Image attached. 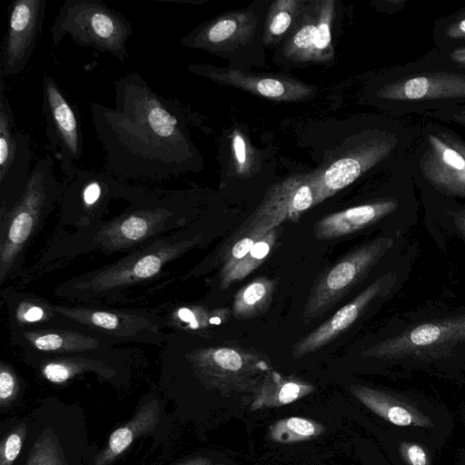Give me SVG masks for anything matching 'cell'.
Returning <instances> with one entry per match:
<instances>
[{"label":"cell","instance_id":"6da1fadb","mask_svg":"<svg viewBox=\"0 0 465 465\" xmlns=\"http://www.w3.org/2000/svg\"><path fill=\"white\" fill-rule=\"evenodd\" d=\"M114 107L90 103L109 174L162 180L193 168L197 154L177 101L156 93L136 72L114 81Z\"/></svg>","mask_w":465,"mask_h":465},{"label":"cell","instance_id":"7a4b0ae2","mask_svg":"<svg viewBox=\"0 0 465 465\" xmlns=\"http://www.w3.org/2000/svg\"><path fill=\"white\" fill-rule=\"evenodd\" d=\"M28 432L14 465H88L87 418L83 408L45 399L27 418Z\"/></svg>","mask_w":465,"mask_h":465},{"label":"cell","instance_id":"3957f363","mask_svg":"<svg viewBox=\"0 0 465 465\" xmlns=\"http://www.w3.org/2000/svg\"><path fill=\"white\" fill-rule=\"evenodd\" d=\"M376 96L400 114H424L465 104V70L442 66L423 57L401 65L378 88Z\"/></svg>","mask_w":465,"mask_h":465},{"label":"cell","instance_id":"277c9868","mask_svg":"<svg viewBox=\"0 0 465 465\" xmlns=\"http://www.w3.org/2000/svg\"><path fill=\"white\" fill-rule=\"evenodd\" d=\"M133 33L131 22L101 0H65L50 27L54 46L69 35L76 45L111 54L121 64L130 58L126 45Z\"/></svg>","mask_w":465,"mask_h":465},{"label":"cell","instance_id":"5b68a950","mask_svg":"<svg viewBox=\"0 0 465 465\" xmlns=\"http://www.w3.org/2000/svg\"><path fill=\"white\" fill-rule=\"evenodd\" d=\"M193 376L206 390L222 396L252 395L268 371L269 359L238 345L214 346L188 355Z\"/></svg>","mask_w":465,"mask_h":465},{"label":"cell","instance_id":"8992f818","mask_svg":"<svg viewBox=\"0 0 465 465\" xmlns=\"http://www.w3.org/2000/svg\"><path fill=\"white\" fill-rule=\"evenodd\" d=\"M389 236H380L350 252L315 281L302 312L305 322L321 318L361 282L393 246Z\"/></svg>","mask_w":465,"mask_h":465},{"label":"cell","instance_id":"52a82bcc","mask_svg":"<svg viewBox=\"0 0 465 465\" xmlns=\"http://www.w3.org/2000/svg\"><path fill=\"white\" fill-rule=\"evenodd\" d=\"M321 170L292 175L274 183L238 232L264 234L285 222H296L320 203Z\"/></svg>","mask_w":465,"mask_h":465},{"label":"cell","instance_id":"ba28073f","mask_svg":"<svg viewBox=\"0 0 465 465\" xmlns=\"http://www.w3.org/2000/svg\"><path fill=\"white\" fill-rule=\"evenodd\" d=\"M465 343V314L421 322L361 351L381 360L429 358Z\"/></svg>","mask_w":465,"mask_h":465},{"label":"cell","instance_id":"9c48e42d","mask_svg":"<svg viewBox=\"0 0 465 465\" xmlns=\"http://www.w3.org/2000/svg\"><path fill=\"white\" fill-rule=\"evenodd\" d=\"M42 108L47 149L59 161L67 184L75 175L83 154L81 121L73 104L48 74L43 79Z\"/></svg>","mask_w":465,"mask_h":465},{"label":"cell","instance_id":"30bf717a","mask_svg":"<svg viewBox=\"0 0 465 465\" xmlns=\"http://www.w3.org/2000/svg\"><path fill=\"white\" fill-rule=\"evenodd\" d=\"M0 72V189L4 204L15 203L25 192L32 169L29 137L16 127Z\"/></svg>","mask_w":465,"mask_h":465},{"label":"cell","instance_id":"8fae6325","mask_svg":"<svg viewBox=\"0 0 465 465\" xmlns=\"http://www.w3.org/2000/svg\"><path fill=\"white\" fill-rule=\"evenodd\" d=\"M46 10V0H15L8 8L5 34L1 44L4 76L20 74L29 64L39 40Z\"/></svg>","mask_w":465,"mask_h":465},{"label":"cell","instance_id":"7c38bea8","mask_svg":"<svg viewBox=\"0 0 465 465\" xmlns=\"http://www.w3.org/2000/svg\"><path fill=\"white\" fill-rule=\"evenodd\" d=\"M412 139L411 133L400 136L397 133H385L370 138L337 159L321 172L320 202L355 182L361 175L379 163L400 153L401 142Z\"/></svg>","mask_w":465,"mask_h":465},{"label":"cell","instance_id":"4fadbf2b","mask_svg":"<svg viewBox=\"0 0 465 465\" xmlns=\"http://www.w3.org/2000/svg\"><path fill=\"white\" fill-rule=\"evenodd\" d=\"M413 172L442 193L465 198V158L428 126L413 153Z\"/></svg>","mask_w":465,"mask_h":465},{"label":"cell","instance_id":"5bb4252c","mask_svg":"<svg viewBox=\"0 0 465 465\" xmlns=\"http://www.w3.org/2000/svg\"><path fill=\"white\" fill-rule=\"evenodd\" d=\"M394 282L393 274L387 273L371 282L331 318L301 338L292 347V358L301 359L334 341L361 316L372 302L384 296Z\"/></svg>","mask_w":465,"mask_h":465},{"label":"cell","instance_id":"9a60e30c","mask_svg":"<svg viewBox=\"0 0 465 465\" xmlns=\"http://www.w3.org/2000/svg\"><path fill=\"white\" fill-rule=\"evenodd\" d=\"M334 15L332 0L319 1L306 12L283 47L292 60L326 61L332 57L331 24Z\"/></svg>","mask_w":465,"mask_h":465},{"label":"cell","instance_id":"2e32d148","mask_svg":"<svg viewBox=\"0 0 465 465\" xmlns=\"http://www.w3.org/2000/svg\"><path fill=\"white\" fill-rule=\"evenodd\" d=\"M188 70L196 75L276 102H295L314 94L311 86L286 77L254 75L238 69L221 70L206 64H190Z\"/></svg>","mask_w":465,"mask_h":465},{"label":"cell","instance_id":"e0dca14e","mask_svg":"<svg viewBox=\"0 0 465 465\" xmlns=\"http://www.w3.org/2000/svg\"><path fill=\"white\" fill-rule=\"evenodd\" d=\"M256 25V17L251 12L229 13L198 26L185 35L180 45L213 53L232 50L252 37Z\"/></svg>","mask_w":465,"mask_h":465},{"label":"cell","instance_id":"ac0fdd59","mask_svg":"<svg viewBox=\"0 0 465 465\" xmlns=\"http://www.w3.org/2000/svg\"><path fill=\"white\" fill-rule=\"evenodd\" d=\"M163 409L158 395L141 400L133 416L110 434L104 447L90 457L88 465H112L135 440L159 429Z\"/></svg>","mask_w":465,"mask_h":465},{"label":"cell","instance_id":"d6986e66","mask_svg":"<svg viewBox=\"0 0 465 465\" xmlns=\"http://www.w3.org/2000/svg\"><path fill=\"white\" fill-rule=\"evenodd\" d=\"M400 201L394 197H383L370 203L330 213L313 225L317 240H333L361 231L394 213Z\"/></svg>","mask_w":465,"mask_h":465},{"label":"cell","instance_id":"ffe728a7","mask_svg":"<svg viewBox=\"0 0 465 465\" xmlns=\"http://www.w3.org/2000/svg\"><path fill=\"white\" fill-rule=\"evenodd\" d=\"M351 393L366 408L383 420L397 425L428 428L433 421L411 402L390 392L364 385H350Z\"/></svg>","mask_w":465,"mask_h":465},{"label":"cell","instance_id":"44dd1931","mask_svg":"<svg viewBox=\"0 0 465 465\" xmlns=\"http://www.w3.org/2000/svg\"><path fill=\"white\" fill-rule=\"evenodd\" d=\"M313 384L296 376H283L271 370L251 397L250 410L282 407L315 391Z\"/></svg>","mask_w":465,"mask_h":465},{"label":"cell","instance_id":"7402d4cb","mask_svg":"<svg viewBox=\"0 0 465 465\" xmlns=\"http://www.w3.org/2000/svg\"><path fill=\"white\" fill-rule=\"evenodd\" d=\"M275 288V281L266 277L249 282L235 293L232 316L248 320L261 315L270 306Z\"/></svg>","mask_w":465,"mask_h":465},{"label":"cell","instance_id":"603a6c76","mask_svg":"<svg viewBox=\"0 0 465 465\" xmlns=\"http://www.w3.org/2000/svg\"><path fill=\"white\" fill-rule=\"evenodd\" d=\"M278 234L279 228L267 232L231 270L220 274L221 289H227L260 267L273 249Z\"/></svg>","mask_w":465,"mask_h":465},{"label":"cell","instance_id":"cb8c5ba5","mask_svg":"<svg viewBox=\"0 0 465 465\" xmlns=\"http://www.w3.org/2000/svg\"><path fill=\"white\" fill-rule=\"evenodd\" d=\"M326 427L314 420L303 417H287L271 424L268 437L281 444H293L311 440L322 435Z\"/></svg>","mask_w":465,"mask_h":465},{"label":"cell","instance_id":"d4e9b609","mask_svg":"<svg viewBox=\"0 0 465 465\" xmlns=\"http://www.w3.org/2000/svg\"><path fill=\"white\" fill-rule=\"evenodd\" d=\"M301 4L296 0H279L271 5L264 33L266 43L285 35L299 13Z\"/></svg>","mask_w":465,"mask_h":465},{"label":"cell","instance_id":"484cf974","mask_svg":"<svg viewBox=\"0 0 465 465\" xmlns=\"http://www.w3.org/2000/svg\"><path fill=\"white\" fill-rule=\"evenodd\" d=\"M433 40L439 49L465 45V8L436 21Z\"/></svg>","mask_w":465,"mask_h":465},{"label":"cell","instance_id":"4316f807","mask_svg":"<svg viewBox=\"0 0 465 465\" xmlns=\"http://www.w3.org/2000/svg\"><path fill=\"white\" fill-rule=\"evenodd\" d=\"M28 432V420L12 422L2 436L0 441V465H14L18 459Z\"/></svg>","mask_w":465,"mask_h":465},{"label":"cell","instance_id":"83f0119b","mask_svg":"<svg viewBox=\"0 0 465 465\" xmlns=\"http://www.w3.org/2000/svg\"><path fill=\"white\" fill-rule=\"evenodd\" d=\"M264 234L257 232H237L236 239L232 242L230 249L224 253L223 258V266L220 274L225 273L231 270L238 261L248 253L254 243Z\"/></svg>","mask_w":465,"mask_h":465},{"label":"cell","instance_id":"f1b7e54d","mask_svg":"<svg viewBox=\"0 0 465 465\" xmlns=\"http://www.w3.org/2000/svg\"><path fill=\"white\" fill-rule=\"evenodd\" d=\"M424 57L442 66L465 70V45L449 49L435 48Z\"/></svg>","mask_w":465,"mask_h":465},{"label":"cell","instance_id":"f546056e","mask_svg":"<svg viewBox=\"0 0 465 465\" xmlns=\"http://www.w3.org/2000/svg\"><path fill=\"white\" fill-rule=\"evenodd\" d=\"M19 384L14 372L2 366L0 371V411H7L17 399Z\"/></svg>","mask_w":465,"mask_h":465},{"label":"cell","instance_id":"4dcf8cb0","mask_svg":"<svg viewBox=\"0 0 465 465\" xmlns=\"http://www.w3.org/2000/svg\"><path fill=\"white\" fill-rule=\"evenodd\" d=\"M422 115L444 122L454 123L465 127V104L448 105Z\"/></svg>","mask_w":465,"mask_h":465},{"label":"cell","instance_id":"1f68e13d","mask_svg":"<svg viewBox=\"0 0 465 465\" xmlns=\"http://www.w3.org/2000/svg\"><path fill=\"white\" fill-rule=\"evenodd\" d=\"M400 452L408 465H430L427 453L419 444L402 442Z\"/></svg>","mask_w":465,"mask_h":465},{"label":"cell","instance_id":"d6a6232c","mask_svg":"<svg viewBox=\"0 0 465 465\" xmlns=\"http://www.w3.org/2000/svg\"><path fill=\"white\" fill-rule=\"evenodd\" d=\"M147 223L144 218L134 213L122 223L123 234L132 240H136L145 234Z\"/></svg>","mask_w":465,"mask_h":465},{"label":"cell","instance_id":"836d02e7","mask_svg":"<svg viewBox=\"0 0 465 465\" xmlns=\"http://www.w3.org/2000/svg\"><path fill=\"white\" fill-rule=\"evenodd\" d=\"M161 266V259L156 255L142 258L134 266V273L139 278H148L156 273Z\"/></svg>","mask_w":465,"mask_h":465},{"label":"cell","instance_id":"e575fe53","mask_svg":"<svg viewBox=\"0 0 465 465\" xmlns=\"http://www.w3.org/2000/svg\"><path fill=\"white\" fill-rule=\"evenodd\" d=\"M429 126L440 139L455 148L465 158V142L458 134L444 126Z\"/></svg>","mask_w":465,"mask_h":465},{"label":"cell","instance_id":"d590c367","mask_svg":"<svg viewBox=\"0 0 465 465\" xmlns=\"http://www.w3.org/2000/svg\"><path fill=\"white\" fill-rule=\"evenodd\" d=\"M232 148L235 156V160L237 162V167L239 169V173H243V166L246 162V143L243 137L238 133L235 132L232 139Z\"/></svg>","mask_w":465,"mask_h":465},{"label":"cell","instance_id":"8d00e7d4","mask_svg":"<svg viewBox=\"0 0 465 465\" xmlns=\"http://www.w3.org/2000/svg\"><path fill=\"white\" fill-rule=\"evenodd\" d=\"M63 343L61 337L55 334H46L35 340V346L42 351L57 350Z\"/></svg>","mask_w":465,"mask_h":465},{"label":"cell","instance_id":"74e56055","mask_svg":"<svg viewBox=\"0 0 465 465\" xmlns=\"http://www.w3.org/2000/svg\"><path fill=\"white\" fill-rule=\"evenodd\" d=\"M92 322L94 324L108 330L114 329L118 324V320L114 314L104 312H94L92 315Z\"/></svg>","mask_w":465,"mask_h":465},{"label":"cell","instance_id":"f35d334b","mask_svg":"<svg viewBox=\"0 0 465 465\" xmlns=\"http://www.w3.org/2000/svg\"><path fill=\"white\" fill-rule=\"evenodd\" d=\"M174 465H225L223 462H218L206 456H195L184 460H182Z\"/></svg>","mask_w":465,"mask_h":465},{"label":"cell","instance_id":"ab89813d","mask_svg":"<svg viewBox=\"0 0 465 465\" xmlns=\"http://www.w3.org/2000/svg\"><path fill=\"white\" fill-rule=\"evenodd\" d=\"M44 312L39 307H33L26 312L25 318L29 322H35L42 318Z\"/></svg>","mask_w":465,"mask_h":465},{"label":"cell","instance_id":"60d3db41","mask_svg":"<svg viewBox=\"0 0 465 465\" xmlns=\"http://www.w3.org/2000/svg\"><path fill=\"white\" fill-rule=\"evenodd\" d=\"M178 315L180 319H182L183 322H189L192 327H194L195 320L194 315L193 312L188 309H181L178 312Z\"/></svg>","mask_w":465,"mask_h":465},{"label":"cell","instance_id":"b9f144b4","mask_svg":"<svg viewBox=\"0 0 465 465\" xmlns=\"http://www.w3.org/2000/svg\"><path fill=\"white\" fill-rule=\"evenodd\" d=\"M461 225L465 231V213H464V214H462V217H461Z\"/></svg>","mask_w":465,"mask_h":465}]
</instances>
